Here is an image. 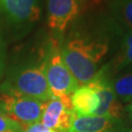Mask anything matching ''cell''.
I'll return each instance as SVG.
<instances>
[{
	"mask_svg": "<svg viewBox=\"0 0 132 132\" xmlns=\"http://www.w3.org/2000/svg\"><path fill=\"white\" fill-rule=\"evenodd\" d=\"M119 35L121 34L109 18L93 28L76 27L72 29L61 47V52L79 86L94 78L101 69V62L108 55L112 41Z\"/></svg>",
	"mask_w": 132,
	"mask_h": 132,
	"instance_id": "cell-1",
	"label": "cell"
},
{
	"mask_svg": "<svg viewBox=\"0 0 132 132\" xmlns=\"http://www.w3.org/2000/svg\"><path fill=\"white\" fill-rule=\"evenodd\" d=\"M1 92L47 102L52 98V94L46 79L43 62L40 65H31L16 70L2 84Z\"/></svg>",
	"mask_w": 132,
	"mask_h": 132,
	"instance_id": "cell-2",
	"label": "cell"
},
{
	"mask_svg": "<svg viewBox=\"0 0 132 132\" xmlns=\"http://www.w3.org/2000/svg\"><path fill=\"white\" fill-rule=\"evenodd\" d=\"M43 64L52 97L71 105V95L79 87V84L65 64L61 48L57 44L50 45Z\"/></svg>",
	"mask_w": 132,
	"mask_h": 132,
	"instance_id": "cell-3",
	"label": "cell"
},
{
	"mask_svg": "<svg viewBox=\"0 0 132 132\" xmlns=\"http://www.w3.org/2000/svg\"><path fill=\"white\" fill-rule=\"evenodd\" d=\"M45 104L46 102L26 96L0 93L1 110L24 127L40 121Z\"/></svg>",
	"mask_w": 132,
	"mask_h": 132,
	"instance_id": "cell-4",
	"label": "cell"
},
{
	"mask_svg": "<svg viewBox=\"0 0 132 132\" xmlns=\"http://www.w3.org/2000/svg\"><path fill=\"white\" fill-rule=\"evenodd\" d=\"M112 78L113 76L108 68L104 65L101 67L94 78L87 84L95 89L99 97V107L95 112V116L120 120L123 116V107L114 93Z\"/></svg>",
	"mask_w": 132,
	"mask_h": 132,
	"instance_id": "cell-5",
	"label": "cell"
},
{
	"mask_svg": "<svg viewBox=\"0 0 132 132\" xmlns=\"http://www.w3.org/2000/svg\"><path fill=\"white\" fill-rule=\"evenodd\" d=\"M86 0H47L48 27L57 35H62L69 26L81 14Z\"/></svg>",
	"mask_w": 132,
	"mask_h": 132,
	"instance_id": "cell-6",
	"label": "cell"
},
{
	"mask_svg": "<svg viewBox=\"0 0 132 132\" xmlns=\"http://www.w3.org/2000/svg\"><path fill=\"white\" fill-rule=\"evenodd\" d=\"M39 0H0V15L16 28H30L40 18Z\"/></svg>",
	"mask_w": 132,
	"mask_h": 132,
	"instance_id": "cell-7",
	"label": "cell"
},
{
	"mask_svg": "<svg viewBox=\"0 0 132 132\" xmlns=\"http://www.w3.org/2000/svg\"><path fill=\"white\" fill-rule=\"evenodd\" d=\"M75 114L71 105L52 97L45 104L40 122L55 131L69 132Z\"/></svg>",
	"mask_w": 132,
	"mask_h": 132,
	"instance_id": "cell-8",
	"label": "cell"
},
{
	"mask_svg": "<svg viewBox=\"0 0 132 132\" xmlns=\"http://www.w3.org/2000/svg\"><path fill=\"white\" fill-rule=\"evenodd\" d=\"M121 125L119 119L100 116L75 114L69 132H106Z\"/></svg>",
	"mask_w": 132,
	"mask_h": 132,
	"instance_id": "cell-9",
	"label": "cell"
},
{
	"mask_svg": "<svg viewBox=\"0 0 132 132\" xmlns=\"http://www.w3.org/2000/svg\"><path fill=\"white\" fill-rule=\"evenodd\" d=\"M109 19L122 35L132 30V0H107Z\"/></svg>",
	"mask_w": 132,
	"mask_h": 132,
	"instance_id": "cell-10",
	"label": "cell"
},
{
	"mask_svg": "<svg viewBox=\"0 0 132 132\" xmlns=\"http://www.w3.org/2000/svg\"><path fill=\"white\" fill-rule=\"evenodd\" d=\"M71 105L76 114L91 116L99 107V97L91 86L82 85L71 95Z\"/></svg>",
	"mask_w": 132,
	"mask_h": 132,
	"instance_id": "cell-11",
	"label": "cell"
},
{
	"mask_svg": "<svg viewBox=\"0 0 132 132\" xmlns=\"http://www.w3.org/2000/svg\"><path fill=\"white\" fill-rule=\"evenodd\" d=\"M132 64V30L123 33L116 55L112 61L106 64L112 76L123 68Z\"/></svg>",
	"mask_w": 132,
	"mask_h": 132,
	"instance_id": "cell-12",
	"label": "cell"
},
{
	"mask_svg": "<svg viewBox=\"0 0 132 132\" xmlns=\"http://www.w3.org/2000/svg\"><path fill=\"white\" fill-rule=\"evenodd\" d=\"M112 83L118 99L122 103L132 100V64L114 73Z\"/></svg>",
	"mask_w": 132,
	"mask_h": 132,
	"instance_id": "cell-13",
	"label": "cell"
},
{
	"mask_svg": "<svg viewBox=\"0 0 132 132\" xmlns=\"http://www.w3.org/2000/svg\"><path fill=\"white\" fill-rule=\"evenodd\" d=\"M24 132V126L7 116L0 108V132Z\"/></svg>",
	"mask_w": 132,
	"mask_h": 132,
	"instance_id": "cell-14",
	"label": "cell"
},
{
	"mask_svg": "<svg viewBox=\"0 0 132 132\" xmlns=\"http://www.w3.org/2000/svg\"><path fill=\"white\" fill-rule=\"evenodd\" d=\"M24 132H58L55 131L53 129L44 126L42 123L40 122H35L31 123V124H28L27 126L24 127Z\"/></svg>",
	"mask_w": 132,
	"mask_h": 132,
	"instance_id": "cell-15",
	"label": "cell"
},
{
	"mask_svg": "<svg viewBox=\"0 0 132 132\" xmlns=\"http://www.w3.org/2000/svg\"><path fill=\"white\" fill-rule=\"evenodd\" d=\"M4 59H5V53H4V46L0 40V77L3 73L4 70Z\"/></svg>",
	"mask_w": 132,
	"mask_h": 132,
	"instance_id": "cell-16",
	"label": "cell"
},
{
	"mask_svg": "<svg viewBox=\"0 0 132 132\" xmlns=\"http://www.w3.org/2000/svg\"><path fill=\"white\" fill-rule=\"evenodd\" d=\"M114 132H132V129L122 127V126H118V127L116 128Z\"/></svg>",
	"mask_w": 132,
	"mask_h": 132,
	"instance_id": "cell-17",
	"label": "cell"
},
{
	"mask_svg": "<svg viewBox=\"0 0 132 132\" xmlns=\"http://www.w3.org/2000/svg\"><path fill=\"white\" fill-rule=\"evenodd\" d=\"M127 112H128V113H129V117H130L132 119V103L127 107Z\"/></svg>",
	"mask_w": 132,
	"mask_h": 132,
	"instance_id": "cell-18",
	"label": "cell"
},
{
	"mask_svg": "<svg viewBox=\"0 0 132 132\" xmlns=\"http://www.w3.org/2000/svg\"><path fill=\"white\" fill-rule=\"evenodd\" d=\"M120 126H121V125H120ZM116 128H117V127H116ZM116 128H112V129H110V130H107L106 132H114Z\"/></svg>",
	"mask_w": 132,
	"mask_h": 132,
	"instance_id": "cell-19",
	"label": "cell"
},
{
	"mask_svg": "<svg viewBox=\"0 0 132 132\" xmlns=\"http://www.w3.org/2000/svg\"><path fill=\"white\" fill-rule=\"evenodd\" d=\"M9 132H14V131H9Z\"/></svg>",
	"mask_w": 132,
	"mask_h": 132,
	"instance_id": "cell-20",
	"label": "cell"
},
{
	"mask_svg": "<svg viewBox=\"0 0 132 132\" xmlns=\"http://www.w3.org/2000/svg\"><path fill=\"white\" fill-rule=\"evenodd\" d=\"M104 1H107V0H104Z\"/></svg>",
	"mask_w": 132,
	"mask_h": 132,
	"instance_id": "cell-21",
	"label": "cell"
}]
</instances>
